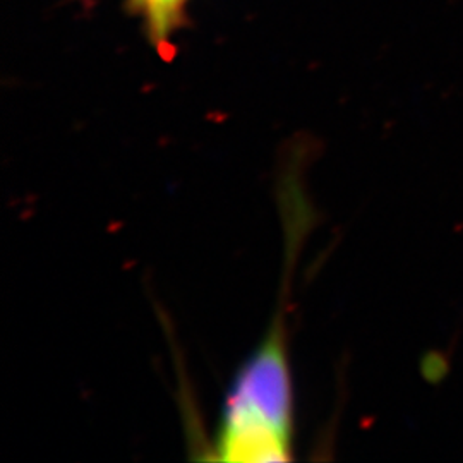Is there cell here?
<instances>
[{
    "label": "cell",
    "instance_id": "obj_2",
    "mask_svg": "<svg viewBox=\"0 0 463 463\" xmlns=\"http://www.w3.org/2000/svg\"><path fill=\"white\" fill-rule=\"evenodd\" d=\"M141 9L148 16L151 33L158 40H164L170 30L177 24L179 13L185 0H137Z\"/></svg>",
    "mask_w": 463,
    "mask_h": 463
},
{
    "label": "cell",
    "instance_id": "obj_1",
    "mask_svg": "<svg viewBox=\"0 0 463 463\" xmlns=\"http://www.w3.org/2000/svg\"><path fill=\"white\" fill-rule=\"evenodd\" d=\"M292 438V378L279 325L232 381L216 432V460L287 462Z\"/></svg>",
    "mask_w": 463,
    "mask_h": 463
}]
</instances>
